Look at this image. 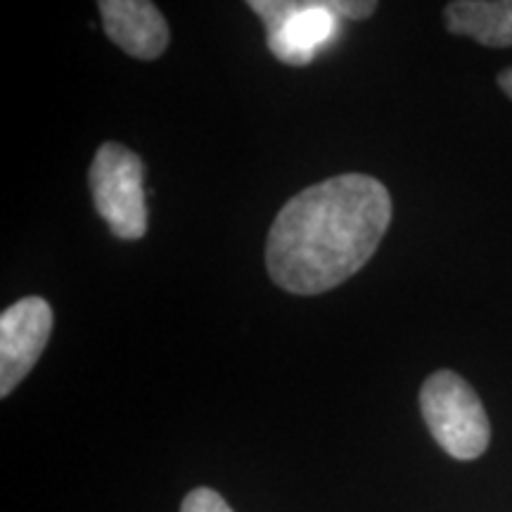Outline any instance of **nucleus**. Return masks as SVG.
Returning <instances> with one entry per match:
<instances>
[{"instance_id":"obj_2","label":"nucleus","mask_w":512,"mask_h":512,"mask_svg":"<svg viewBox=\"0 0 512 512\" xmlns=\"http://www.w3.org/2000/svg\"><path fill=\"white\" fill-rule=\"evenodd\" d=\"M266 27L268 50L290 67H304L328 48L339 19H368L375 0H252L247 3Z\"/></svg>"},{"instance_id":"obj_8","label":"nucleus","mask_w":512,"mask_h":512,"mask_svg":"<svg viewBox=\"0 0 512 512\" xmlns=\"http://www.w3.org/2000/svg\"><path fill=\"white\" fill-rule=\"evenodd\" d=\"M181 512H233V508L226 503L219 491L207 489V486H200V489H192L181 505Z\"/></svg>"},{"instance_id":"obj_5","label":"nucleus","mask_w":512,"mask_h":512,"mask_svg":"<svg viewBox=\"0 0 512 512\" xmlns=\"http://www.w3.org/2000/svg\"><path fill=\"white\" fill-rule=\"evenodd\" d=\"M53 332V306L24 297L0 313V396L8 399L46 349Z\"/></svg>"},{"instance_id":"obj_4","label":"nucleus","mask_w":512,"mask_h":512,"mask_svg":"<svg viewBox=\"0 0 512 512\" xmlns=\"http://www.w3.org/2000/svg\"><path fill=\"white\" fill-rule=\"evenodd\" d=\"M93 204L114 238L140 240L147 233L145 164L126 145L107 140L88 171Z\"/></svg>"},{"instance_id":"obj_3","label":"nucleus","mask_w":512,"mask_h":512,"mask_svg":"<svg viewBox=\"0 0 512 512\" xmlns=\"http://www.w3.org/2000/svg\"><path fill=\"white\" fill-rule=\"evenodd\" d=\"M420 411L437 444L456 460H475L489 448L491 425L475 389L453 370H437L420 389Z\"/></svg>"},{"instance_id":"obj_1","label":"nucleus","mask_w":512,"mask_h":512,"mask_svg":"<svg viewBox=\"0 0 512 512\" xmlns=\"http://www.w3.org/2000/svg\"><path fill=\"white\" fill-rule=\"evenodd\" d=\"M392 223V195L373 176L325 178L290 197L266 240V268L280 290L316 297L356 275Z\"/></svg>"},{"instance_id":"obj_6","label":"nucleus","mask_w":512,"mask_h":512,"mask_svg":"<svg viewBox=\"0 0 512 512\" xmlns=\"http://www.w3.org/2000/svg\"><path fill=\"white\" fill-rule=\"evenodd\" d=\"M102 27L112 43L136 60H157L169 48V24L150 0H100Z\"/></svg>"},{"instance_id":"obj_7","label":"nucleus","mask_w":512,"mask_h":512,"mask_svg":"<svg viewBox=\"0 0 512 512\" xmlns=\"http://www.w3.org/2000/svg\"><path fill=\"white\" fill-rule=\"evenodd\" d=\"M446 29L486 48L512 46V0H456L444 10Z\"/></svg>"},{"instance_id":"obj_9","label":"nucleus","mask_w":512,"mask_h":512,"mask_svg":"<svg viewBox=\"0 0 512 512\" xmlns=\"http://www.w3.org/2000/svg\"><path fill=\"white\" fill-rule=\"evenodd\" d=\"M498 86H501V91L512 100V67L498 74Z\"/></svg>"}]
</instances>
